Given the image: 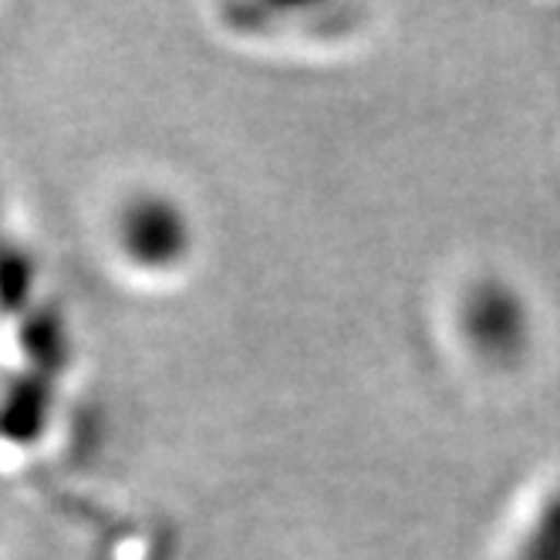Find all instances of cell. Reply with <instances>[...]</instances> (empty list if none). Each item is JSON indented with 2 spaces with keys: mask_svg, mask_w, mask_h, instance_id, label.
Segmentation results:
<instances>
[{
  "mask_svg": "<svg viewBox=\"0 0 560 560\" xmlns=\"http://www.w3.org/2000/svg\"><path fill=\"white\" fill-rule=\"evenodd\" d=\"M112 236L118 254L136 270H176L192 254L189 210L170 192H132L115 210Z\"/></svg>",
  "mask_w": 560,
  "mask_h": 560,
  "instance_id": "obj_1",
  "label": "cell"
}]
</instances>
